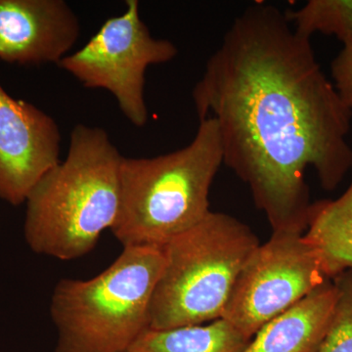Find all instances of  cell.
<instances>
[{
    "instance_id": "obj_6",
    "label": "cell",
    "mask_w": 352,
    "mask_h": 352,
    "mask_svg": "<svg viewBox=\"0 0 352 352\" xmlns=\"http://www.w3.org/2000/svg\"><path fill=\"white\" fill-rule=\"evenodd\" d=\"M126 9L110 18L82 48L67 55L59 67L88 88H103L115 97L126 119L145 126L146 69L168 63L177 47L168 39L155 38L139 15L138 0H126Z\"/></svg>"
},
{
    "instance_id": "obj_14",
    "label": "cell",
    "mask_w": 352,
    "mask_h": 352,
    "mask_svg": "<svg viewBox=\"0 0 352 352\" xmlns=\"http://www.w3.org/2000/svg\"><path fill=\"white\" fill-rule=\"evenodd\" d=\"M332 280L337 300L319 352H352V270L342 271Z\"/></svg>"
},
{
    "instance_id": "obj_9",
    "label": "cell",
    "mask_w": 352,
    "mask_h": 352,
    "mask_svg": "<svg viewBox=\"0 0 352 352\" xmlns=\"http://www.w3.org/2000/svg\"><path fill=\"white\" fill-rule=\"evenodd\" d=\"M80 34V20L64 0H0L2 61L59 64Z\"/></svg>"
},
{
    "instance_id": "obj_1",
    "label": "cell",
    "mask_w": 352,
    "mask_h": 352,
    "mask_svg": "<svg viewBox=\"0 0 352 352\" xmlns=\"http://www.w3.org/2000/svg\"><path fill=\"white\" fill-rule=\"evenodd\" d=\"M192 98L199 120L217 122L223 164L249 186L273 232L305 233L307 168L329 191L352 170V110L310 39L276 6L256 2L227 30Z\"/></svg>"
},
{
    "instance_id": "obj_11",
    "label": "cell",
    "mask_w": 352,
    "mask_h": 352,
    "mask_svg": "<svg viewBox=\"0 0 352 352\" xmlns=\"http://www.w3.org/2000/svg\"><path fill=\"white\" fill-rule=\"evenodd\" d=\"M305 237L320 252L331 279L352 270V180L340 198L312 204Z\"/></svg>"
},
{
    "instance_id": "obj_3",
    "label": "cell",
    "mask_w": 352,
    "mask_h": 352,
    "mask_svg": "<svg viewBox=\"0 0 352 352\" xmlns=\"http://www.w3.org/2000/svg\"><path fill=\"white\" fill-rule=\"evenodd\" d=\"M223 152L217 122L200 120L186 147L155 157H124L120 199L111 231L126 247L163 248L200 223L210 210V188Z\"/></svg>"
},
{
    "instance_id": "obj_7",
    "label": "cell",
    "mask_w": 352,
    "mask_h": 352,
    "mask_svg": "<svg viewBox=\"0 0 352 352\" xmlns=\"http://www.w3.org/2000/svg\"><path fill=\"white\" fill-rule=\"evenodd\" d=\"M328 280L320 252L305 233L272 232L241 271L222 319L252 340L267 322Z\"/></svg>"
},
{
    "instance_id": "obj_4",
    "label": "cell",
    "mask_w": 352,
    "mask_h": 352,
    "mask_svg": "<svg viewBox=\"0 0 352 352\" xmlns=\"http://www.w3.org/2000/svg\"><path fill=\"white\" fill-rule=\"evenodd\" d=\"M164 263L163 248L126 247L91 279L60 280L50 303L55 352H126L150 328Z\"/></svg>"
},
{
    "instance_id": "obj_12",
    "label": "cell",
    "mask_w": 352,
    "mask_h": 352,
    "mask_svg": "<svg viewBox=\"0 0 352 352\" xmlns=\"http://www.w3.org/2000/svg\"><path fill=\"white\" fill-rule=\"evenodd\" d=\"M251 340L220 318L208 325L148 328L126 352H241Z\"/></svg>"
},
{
    "instance_id": "obj_15",
    "label": "cell",
    "mask_w": 352,
    "mask_h": 352,
    "mask_svg": "<svg viewBox=\"0 0 352 352\" xmlns=\"http://www.w3.org/2000/svg\"><path fill=\"white\" fill-rule=\"evenodd\" d=\"M331 69L338 94L352 110V38L344 43V48L333 59Z\"/></svg>"
},
{
    "instance_id": "obj_13",
    "label": "cell",
    "mask_w": 352,
    "mask_h": 352,
    "mask_svg": "<svg viewBox=\"0 0 352 352\" xmlns=\"http://www.w3.org/2000/svg\"><path fill=\"white\" fill-rule=\"evenodd\" d=\"M285 14L303 38L310 39L315 32H321L342 43L352 38V0H310L302 8Z\"/></svg>"
},
{
    "instance_id": "obj_2",
    "label": "cell",
    "mask_w": 352,
    "mask_h": 352,
    "mask_svg": "<svg viewBox=\"0 0 352 352\" xmlns=\"http://www.w3.org/2000/svg\"><path fill=\"white\" fill-rule=\"evenodd\" d=\"M122 159L104 129L83 124L73 129L66 159L25 200L24 233L32 251L71 261L94 249L119 212Z\"/></svg>"
},
{
    "instance_id": "obj_5",
    "label": "cell",
    "mask_w": 352,
    "mask_h": 352,
    "mask_svg": "<svg viewBox=\"0 0 352 352\" xmlns=\"http://www.w3.org/2000/svg\"><path fill=\"white\" fill-rule=\"evenodd\" d=\"M258 238L247 224L210 212L163 247L164 263L150 307V328L203 325L222 318Z\"/></svg>"
},
{
    "instance_id": "obj_10",
    "label": "cell",
    "mask_w": 352,
    "mask_h": 352,
    "mask_svg": "<svg viewBox=\"0 0 352 352\" xmlns=\"http://www.w3.org/2000/svg\"><path fill=\"white\" fill-rule=\"evenodd\" d=\"M337 300L333 280L259 329L241 352H319Z\"/></svg>"
},
{
    "instance_id": "obj_8",
    "label": "cell",
    "mask_w": 352,
    "mask_h": 352,
    "mask_svg": "<svg viewBox=\"0 0 352 352\" xmlns=\"http://www.w3.org/2000/svg\"><path fill=\"white\" fill-rule=\"evenodd\" d=\"M60 144L56 122L0 85V199L14 206L24 203L38 180L60 163Z\"/></svg>"
}]
</instances>
